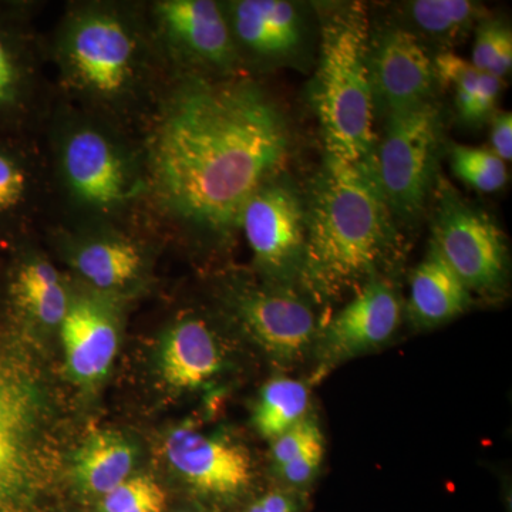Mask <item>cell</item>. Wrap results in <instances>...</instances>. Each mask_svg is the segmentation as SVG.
<instances>
[{
	"instance_id": "obj_2",
	"label": "cell",
	"mask_w": 512,
	"mask_h": 512,
	"mask_svg": "<svg viewBox=\"0 0 512 512\" xmlns=\"http://www.w3.org/2000/svg\"><path fill=\"white\" fill-rule=\"evenodd\" d=\"M46 46L59 99L136 134L171 79L143 0L69 2Z\"/></svg>"
},
{
	"instance_id": "obj_13",
	"label": "cell",
	"mask_w": 512,
	"mask_h": 512,
	"mask_svg": "<svg viewBox=\"0 0 512 512\" xmlns=\"http://www.w3.org/2000/svg\"><path fill=\"white\" fill-rule=\"evenodd\" d=\"M229 302L248 335L278 362H299L318 339L311 306L282 286L239 289Z\"/></svg>"
},
{
	"instance_id": "obj_27",
	"label": "cell",
	"mask_w": 512,
	"mask_h": 512,
	"mask_svg": "<svg viewBox=\"0 0 512 512\" xmlns=\"http://www.w3.org/2000/svg\"><path fill=\"white\" fill-rule=\"evenodd\" d=\"M451 167L461 181L481 192L501 190L508 180L505 161L488 148L454 147Z\"/></svg>"
},
{
	"instance_id": "obj_4",
	"label": "cell",
	"mask_w": 512,
	"mask_h": 512,
	"mask_svg": "<svg viewBox=\"0 0 512 512\" xmlns=\"http://www.w3.org/2000/svg\"><path fill=\"white\" fill-rule=\"evenodd\" d=\"M390 217L375 158L348 163L326 154L306 210V286L325 298L375 275L392 245Z\"/></svg>"
},
{
	"instance_id": "obj_33",
	"label": "cell",
	"mask_w": 512,
	"mask_h": 512,
	"mask_svg": "<svg viewBox=\"0 0 512 512\" xmlns=\"http://www.w3.org/2000/svg\"><path fill=\"white\" fill-rule=\"evenodd\" d=\"M493 151L501 160L511 161L512 157V116L510 111L497 114L491 127Z\"/></svg>"
},
{
	"instance_id": "obj_16",
	"label": "cell",
	"mask_w": 512,
	"mask_h": 512,
	"mask_svg": "<svg viewBox=\"0 0 512 512\" xmlns=\"http://www.w3.org/2000/svg\"><path fill=\"white\" fill-rule=\"evenodd\" d=\"M49 204L42 146L28 136L0 134V237H16L39 224Z\"/></svg>"
},
{
	"instance_id": "obj_11",
	"label": "cell",
	"mask_w": 512,
	"mask_h": 512,
	"mask_svg": "<svg viewBox=\"0 0 512 512\" xmlns=\"http://www.w3.org/2000/svg\"><path fill=\"white\" fill-rule=\"evenodd\" d=\"M278 177L251 195L239 217L238 231L247 239L258 268L274 281L284 282L301 275L306 210L299 195Z\"/></svg>"
},
{
	"instance_id": "obj_34",
	"label": "cell",
	"mask_w": 512,
	"mask_h": 512,
	"mask_svg": "<svg viewBox=\"0 0 512 512\" xmlns=\"http://www.w3.org/2000/svg\"><path fill=\"white\" fill-rule=\"evenodd\" d=\"M185 512H188V511H185Z\"/></svg>"
},
{
	"instance_id": "obj_21",
	"label": "cell",
	"mask_w": 512,
	"mask_h": 512,
	"mask_svg": "<svg viewBox=\"0 0 512 512\" xmlns=\"http://www.w3.org/2000/svg\"><path fill=\"white\" fill-rule=\"evenodd\" d=\"M72 293L62 272L46 255L37 251L22 255L13 272L10 295L26 318L45 328H59Z\"/></svg>"
},
{
	"instance_id": "obj_6",
	"label": "cell",
	"mask_w": 512,
	"mask_h": 512,
	"mask_svg": "<svg viewBox=\"0 0 512 512\" xmlns=\"http://www.w3.org/2000/svg\"><path fill=\"white\" fill-rule=\"evenodd\" d=\"M146 9L171 77L241 74V59L222 2L146 0Z\"/></svg>"
},
{
	"instance_id": "obj_29",
	"label": "cell",
	"mask_w": 512,
	"mask_h": 512,
	"mask_svg": "<svg viewBox=\"0 0 512 512\" xmlns=\"http://www.w3.org/2000/svg\"><path fill=\"white\" fill-rule=\"evenodd\" d=\"M323 440L322 431H320L318 423L311 417H306L301 423L296 424L295 427L285 431L281 436L272 440L271 447V460L274 471L278 470L293 458L302 454L306 448L312 444L318 443Z\"/></svg>"
},
{
	"instance_id": "obj_7",
	"label": "cell",
	"mask_w": 512,
	"mask_h": 512,
	"mask_svg": "<svg viewBox=\"0 0 512 512\" xmlns=\"http://www.w3.org/2000/svg\"><path fill=\"white\" fill-rule=\"evenodd\" d=\"M440 138V109L433 100L387 116L375 164L390 214L414 220L426 208L436 180Z\"/></svg>"
},
{
	"instance_id": "obj_28",
	"label": "cell",
	"mask_w": 512,
	"mask_h": 512,
	"mask_svg": "<svg viewBox=\"0 0 512 512\" xmlns=\"http://www.w3.org/2000/svg\"><path fill=\"white\" fill-rule=\"evenodd\" d=\"M167 497L153 478L128 477L101 498V512H164Z\"/></svg>"
},
{
	"instance_id": "obj_23",
	"label": "cell",
	"mask_w": 512,
	"mask_h": 512,
	"mask_svg": "<svg viewBox=\"0 0 512 512\" xmlns=\"http://www.w3.org/2000/svg\"><path fill=\"white\" fill-rule=\"evenodd\" d=\"M134 467V448L116 433H97L74 461L77 483L90 494L106 495L124 483Z\"/></svg>"
},
{
	"instance_id": "obj_20",
	"label": "cell",
	"mask_w": 512,
	"mask_h": 512,
	"mask_svg": "<svg viewBox=\"0 0 512 512\" xmlns=\"http://www.w3.org/2000/svg\"><path fill=\"white\" fill-rule=\"evenodd\" d=\"M163 348V376L174 389H197L220 372V345L202 319L185 318L175 323L165 335Z\"/></svg>"
},
{
	"instance_id": "obj_15",
	"label": "cell",
	"mask_w": 512,
	"mask_h": 512,
	"mask_svg": "<svg viewBox=\"0 0 512 512\" xmlns=\"http://www.w3.org/2000/svg\"><path fill=\"white\" fill-rule=\"evenodd\" d=\"M165 456L175 473L201 493L234 497L252 481L251 458L245 448L191 427L171 431Z\"/></svg>"
},
{
	"instance_id": "obj_1",
	"label": "cell",
	"mask_w": 512,
	"mask_h": 512,
	"mask_svg": "<svg viewBox=\"0 0 512 512\" xmlns=\"http://www.w3.org/2000/svg\"><path fill=\"white\" fill-rule=\"evenodd\" d=\"M154 227L225 241L245 204L278 177L291 133L254 80L174 76L140 131Z\"/></svg>"
},
{
	"instance_id": "obj_30",
	"label": "cell",
	"mask_w": 512,
	"mask_h": 512,
	"mask_svg": "<svg viewBox=\"0 0 512 512\" xmlns=\"http://www.w3.org/2000/svg\"><path fill=\"white\" fill-rule=\"evenodd\" d=\"M323 453H325V446H323V440H320L306 448L288 464L275 470L276 477L286 485L285 488L288 490L302 493L303 488L308 487L318 476Z\"/></svg>"
},
{
	"instance_id": "obj_19",
	"label": "cell",
	"mask_w": 512,
	"mask_h": 512,
	"mask_svg": "<svg viewBox=\"0 0 512 512\" xmlns=\"http://www.w3.org/2000/svg\"><path fill=\"white\" fill-rule=\"evenodd\" d=\"M35 399L28 384L0 366V508L15 494L26 468Z\"/></svg>"
},
{
	"instance_id": "obj_12",
	"label": "cell",
	"mask_w": 512,
	"mask_h": 512,
	"mask_svg": "<svg viewBox=\"0 0 512 512\" xmlns=\"http://www.w3.org/2000/svg\"><path fill=\"white\" fill-rule=\"evenodd\" d=\"M367 63L375 110L389 116L433 100L434 62L412 30L390 26L370 36Z\"/></svg>"
},
{
	"instance_id": "obj_32",
	"label": "cell",
	"mask_w": 512,
	"mask_h": 512,
	"mask_svg": "<svg viewBox=\"0 0 512 512\" xmlns=\"http://www.w3.org/2000/svg\"><path fill=\"white\" fill-rule=\"evenodd\" d=\"M303 497L299 491L281 490L269 491L256 498L245 512H302Z\"/></svg>"
},
{
	"instance_id": "obj_8",
	"label": "cell",
	"mask_w": 512,
	"mask_h": 512,
	"mask_svg": "<svg viewBox=\"0 0 512 512\" xmlns=\"http://www.w3.org/2000/svg\"><path fill=\"white\" fill-rule=\"evenodd\" d=\"M37 6L0 2V134L26 136L42 127L55 99L46 79V40L35 26Z\"/></svg>"
},
{
	"instance_id": "obj_3",
	"label": "cell",
	"mask_w": 512,
	"mask_h": 512,
	"mask_svg": "<svg viewBox=\"0 0 512 512\" xmlns=\"http://www.w3.org/2000/svg\"><path fill=\"white\" fill-rule=\"evenodd\" d=\"M42 128L49 212H55L47 224L154 227L140 134L79 109L56 94Z\"/></svg>"
},
{
	"instance_id": "obj_25",
	"label": "cell",
	"mask_w": 512,
	"mask_h": 512,
	"mask_svg": "<svg viewBox=\"0 0 512 512\" xmlns=\"http://www.w3.org/2000/svg\"><path fill=\"white\" fill-rule=\"evenodd\" d=\"M406 9L421 36L444 46L463 42L484 18L483 8L467 0H416Z\"/></svg>"
},
{
	"instance_id": "obj_18",
	"label": "cell",
	"mask_w": 512,
	"mask_h": 512,
	"mask_svg": "<svg viewBox=\"0 0 512 512\" xmlns=\"http://www.w3.org/2000/svg\"><path fill=\"white\" fill-rule=\"evenodd\" d=\"M242 66L247 60L284 59L302 43V19L282 0H232L222 3Z\"/></svg>"
},
{
	"instance_id": "obj_14",
	"label": "cell",
	"mask_w": 512,
	"mask_h": 512,
	"mask_svg": "<svg viewBox=\"0 0 512 512\" xmlns=\"http://www.w3.org/2000/svg\"><path fill=\"white\" fill-rule=\"evenodd\" d=\"M400 323V302L392 286L372 279L360 288L316 339L318 379L340 363L379 348Z\"/></svg>"
},
{
	"instance_id": "obj_31",
	"label": "cell",
	"mask_w": 512,
	"mask_h": 512,
	"mask_svg": "<svg viewBox=\"0 0 512 512\" xmlns=\"http://www.w3.org/2000/svg\"><path fill=\"white\" fill-rule=\"evenodd\" d=\"M511 30L495 22L481 23L477 28L471 64L480 72H490L498 47Z\"/></svg>"
},
{
	"instance_id": "obj_17",
	"label": "cell",
	"mask_w": 512,
	"mask_h": 512,
	"mask_svg": "<svg viewBox=\"0 0 512 512\" xmlns=\"http://www.w3.org/2000/svg\"><path fill=\"white\" fill-rule=\"evenodd\" d=\"M116 301L87 289L72 293L59 329L67 367L80 382H96L109 372L119 345Z\"/></svg>"
},
{
	"instance_id": "obj_24",
	"label": "cell",
	"mask_w": 512,
	"mask_h": 512,
	"mask_svg": "<svg viewBox=\"0 0 512 512\" xmlns=\"http://www.w3.org/2000/svg\"><path fill=\"white\" fill-rule=\"evenodd\" d=\"M437 80L453 87L460 119L478 124L491 116L503 90V80L480 72L473 64L451 52L440 53L433 60Z\"/></svg>"
},
{
	"instance_id": "obj_26",
	"label": "cell",
	"mask_w": 512,
	"mask_h": 512,
	"mask_svg": "<svg viewBox=\"0 0 512 512\" xmlns=\"http://www.w3.org/2000/svg\"><path fill=\"white\" fill-rule=\"evenodd\" d=\"M308 410V386L292 377H275L259 394L254 410L255 429L272 441L305 420Z\"/></svg>"
},
{
	"instance_id": "obj_9",
	"label": "cell",
	"mask_w": 512,
	"mask_h": 512,
	"mask_svg": "<svg viewBox=\"0 0 512 512\" xmlns=\"http://www.w3.org/2000/svg\"><path fill=\"white\" fill-rule=\"evenodd\" d=\"M151 225H96L67 228L52 224L50 237L87 291L117 299L146 279L150 252L140 234Z\"/></svg>"
},
{
	"instance_id": "obj_5",
	"label": "cell",
	"mask_w": 512,
	"mask_h": 512,
	"mask_svg": "<svg viewBox=\"0 0 512 512\" xmlns=\"http://www.w3.org/2000/svg\"><path fill=\"white\" fill-rule=\"evenodd\" d=\"M369 37L366 15L357 5L339 9L323 26L313 104L328 156L348 163H365L376 153Z\"/></svg>"
},
{
	"instance_id": "obj_22",
	"label": "cell",
	"mask_w": 512,
	"mask_h": 512,
	"mask_svg": "<svg viewBox=\"0 0 512 512\" xmlns=\"http://www.w3.org/2000/svg\"><path fill=\"white\" fill-rule=\"evenodd\" d=\"M470 305L467 286L431 247L410 281L409 309L414 322L426 328L443 325L466 312Z\"/></svg>"
},
{
	"instance_id": "obj_10",
	"label": "cell",
	"mask_w": 512,
	"mask_h": 512,
	"mask_svg": "<svg viewBox=\"0 0 512 512\" xmlns=\"http://www.w3.org/2000/svg\"><path fill=\"white\" fill-rule=\"evenodd\" d=\"M431 247L468 291H494L503 284L507 274L503 232L444 181L437 191Z\"/></svg>"
}]
</instances>
